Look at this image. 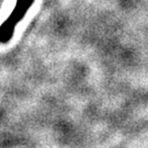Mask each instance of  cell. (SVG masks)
Returning a JSON list of instances; mask_svg holds the SVG:
<instances>
[{"instance_id": "obj_1", "label": "cell", "mask_w": 148, "mask_h": 148, "mask_svg": "<svg viewBox=\"0 0 148 148\" xmlns=\"http://www.w3.org/2000/svg\"><path fill=\"white\" fill-rule=\"evenodd\" d=\"M34 3V0H16L14 9L3 23L0 25V43L7 44L14 35L18 23L27 14V10Z\"/></svg>"}]
</instances>
